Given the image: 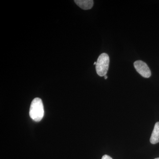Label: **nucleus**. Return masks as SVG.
<instances>
[{
    "mask_svg": "<svg viewBox=\"0 0 159 159\" xmlns=\"http://www.w3.org/2000/svg\"><path fill=\"white\" fill-rule=\"evenodd\" d=\"M74 2L79 7L84 10L92 9L94 4L93 0H75Z\"/></svg>",
    "mask_w": 159,
    "mask_h": 159,
    "instance_id": "nucleus-4",
    "label": "nucleus"
},
{
    "mask_svg": "<svg viewBox=\"0 0 159 159\" xmlns=\"http://www.w3.org/2000/svg\"><path fill=\"white\" fill-rule=\"evenodd\" d=\"M44 114L42 100L36 98L32 100L29 111V115L32 120L35 122H39L43 119Z\"/></svg>",
    "mask_w": 159,
    "mask_h": 159,
    "instance_id": "nucleus-1",
    "label": "nucleus"
},
{
    "mask_svg": "<svg viewBox=\"0 0 159 159\" xmlns=\"http://www.w3.org/2000/svg\"><path fill=\"white\" fill-rule=\"evenodd\" d=\"M109 61V57L106 53H102L98 57L96 69L97 74L100 77H104L106 75L108 70Z\"/></svg>",
    "mask_w": 159,
    "mask_h": 159,
    "instance_id": "nucleus-2",
    "label": "nucleus"
},
{
    "mask_svg": "<svg viewBox=\"0 0 159 159\" xmlns=\"http://www.w3.org/2000/svg\"><path fill=\"white\" fill-rule=\"evenodd\" d=\"M104 78H105V79H107V76H106V75H105V76H104Z\"/></svg>",
    "mask_w": 159,
    "mask_h": 159,
    "instance_id": "nucleus-7",
    "label": "nucleus"
},
{
    "mask_svg": "<svg viewBox=\"0 0 159 159\" xmlns=\"http://www.w3.org/2000/svg\"><path fill=\"white\" fill-rule=\"evenodd\" d=\"M152 144H156L159 142V122H157L152 134L150 139Z\"/></svg>",
    "mask_w": 159,
    "mask_h": 159,
    "instance_id": "nucleus-5",
    "label": "nucleus"
},
{
    "mask_svg": "<svg viewBox=\"0 0 159 159\" xmlns=\"http://www.w3.org/2000/svg\"><path fill=\"white\" fill-rule=\"evenodd\" d=\"M102 159H113L111 157L107 155H105L102 156Z\"/></svg>",
    "mask_w": 159,
    "mask_h": 159,
    "instance_id": "nucleus-6",
    "label": "nucleus"
},
{
    "mask_svg": "<svg viewBox=\"0 0 159 159\" xmlns=\"http://www.w3.org/2000/svg\"><path fill=\"white\" fill-rule=\"evenodd\" d=\"M134 66L137 72L142 77L149 78L151 75V72L146 63L142 61L138 60L134 63Z\"/></svg>",
    "mask_w": 159,
    "mask_h": 159,
    "instance_id": "nucleus-3",
    "label": "nucleus"
},
{
    "mask_svg": "<svg viewBox=\"0 0 159 159\" xmlns=\"http://www.w3.org/2000/svg\"><path fill=\"white\" fill-rule=\"evenodd\" d=\"M96 64H97V61L94 63V65H96Z\"/></svg>",
    "mask_w": 159,
    "mask_h": 159,
    "instance_id": "nucleus-8",
    "label": "nucleus"
},
{
    "mask_svg": "<svg viewBox=\"0 0 159 159\" xmlns=\"http://www.w3.org/2000/svg\"><path fill=\"white\" fill-rule=\"evenodd\" d=\"M155 159H159V158H156Z\"/></svg>",
    "mask_w": 159,
    "mask_h": 159,
    "instance_id": "nucleus-9",
    "label": "nucleus"
}]
</instances>
